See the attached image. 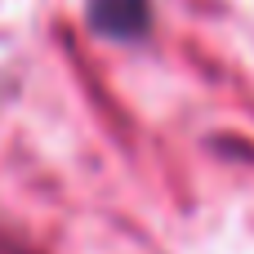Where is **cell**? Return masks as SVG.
<instances>
[{"label": "cell", "mask_w": 254, "mask_h": 254, "mask_svg": "<svg viewBox=\"0 0 254 254\" xmlns=\"http://www.w3.org/2000/svg\"><path fill=\"white\" fill-rule=\"evenodd\" d=\"M89 9V22L103 31V36H116V40H129V36H143L147 27V0H85Z\"/></svg>", "instance_id": "cell-1"}]
</instances>
